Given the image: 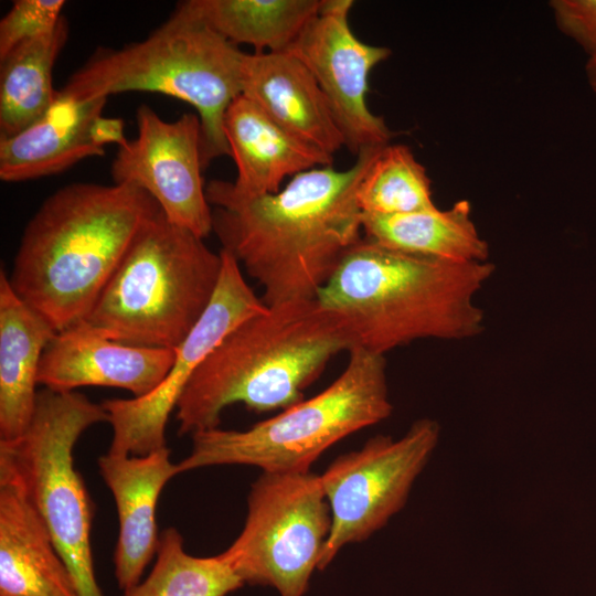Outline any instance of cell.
<instances>
[{
    "instance_id": "83f0119b",
    "label": "cell",
    "mask_w": 596,
    "mask_h": 596,
    "mask_svg": "<svg viewBox=\"0 0 596 596\" xmlns=\"http://www.w3.org/2000/svg\"><path fill=\"white\" fill-rule=\"evenodd\" d=\"M124 128L123 119L100 115L92 124L91 137L100 148L108 143H116L119 147L127 140Z\"/></svg>"
},
{
    "instance_id": "6da1fadb",
    "label": "cell",
    "mask_w": 596,
    "mask_h": 596,
    "mask_svg": "<svg viewBox=\"0 0 596 596\" xmlns=\"http://www.w3.org/2000/svg\"><path fill=\"white\" fill-rule=\"evenodd\" d=\"M379 148L361 150L345 170L313 168L276 193L214 205L222 249L263 286L267 307L316 299L362 238L356 194Z\"/></svg>"
},
{
    "instance_id": "484cf974",
    "label": "cell",
    "mask_w": 596,
    "mask_h": 596,
    "mask_svg": "<svg viewBox=\"0 0 596 596\" xmlns=\"http://www.w3.org/2000/svg\"><path fill=\"white\" fill-rule=\"evenodd\" d=\"M64 7L63 0H15L0 21V61L23 42L53 30Z\"/></svg>"
},
{
    "instance_id": "9a60e30c",
    "label": "cell",
    "mask_w": 596,
    "mask_h": 596,
    "mask_svg": "<svg viewBox=\"0 0 596 596\" xmlns=\"http://www.w3.org/2000/svg\"><path fill=\"white\" fill-rule=\"evenodd\" d=\"M223 129L237 175L233 182L212 180L205 185L210 205L276 193L288 177L333 161L284 130L242 94L227 107Z\"/></svg>"
},
{
    "instance_id": "4316f807",
    "label": "cell",
    "mask_w": 596,
    "mask_h": 596,
    "mask_svg": "<svg viewBox=\"0 0 596 596\" xmlns=\"http://www.w3.org/2000/svg\"><path fill=\"white\" fill-rule=\"evenodd\" d=\"M550 7L558 29L596 56V0H554Z\"/></svg>"
},
{
    "instance_id": "4fadbf2b",
    "label": "cell",
    "mask_w": 596,
    "mask_h": 596,
    "mask_svg": "<svg viewBox=\"0 0 596 596\" xmlns=\"http://www.w3.org/2000/svg\"><path fill=\"white\" fill-rule=\"evenodd\" d=\"M352 0H321L318 14L288 50L309 68L324 94L348 147L358 155L387 145L392 132L383 117L368 106L372 70L391 55L353 33Z\"/></svg>"
},
{
    "instance_id": "7c38bea8",
    "label": "cell",
    "mask_w": 596,
    "mask_h": 596,
    "mask_svg": "<svg viewBox=\"0 0 596 596\" xmlns=\"http://www.w3.org/2000/svg\"><path fill=\"white\" fill-rule=\"evenodd\" d=\"M136 119V138L118 147L111 163L114 183L147 192L168 221L205 238L213 231V211L202 178L199 116L167 121L141 105Z\"/></svg>"
},
{
    "instance_id": "ffe728a7",
    "label": "cell",
    "mask_w": 596,
    "mask_h": 596,
    "mask_svg": "<svg viewBox=\"0 0 596 596\" xmlns=\"http://www.w3.org/2000/svg\"><path fill=\"white\" fill-rule=\"evenodd\" d=\"M57 331L0 273V440L20 437L32 419L42 354Z\"/></svg>"
},
{
    "instance_id": "7a4b0ae2",
    "label": "cell",
    "mask_w": 596,
    "mask_h": 596,
    "mask_svg": "<svg viewBox=\"0 0 596 596\" xmlns=\"http://www.w3.org/2000/svg\"><path fill=\"white\" fill-rule=\"evenodd\" d=\"M159 211L129 184L81 182L55 191L23 231L8 276L13 291L57 332L83 321Z\"/></svg>"
},
{
    "instance_id": "5b68a950",
    "label": "cell",
    "mask_w": 596,
    "mask_h": 596,
    "mask_svg": "<svg viewBox=\"0 0 596 596\" xmlns=\"http://www.w3.org/2000/svg\"><path fill=\"white\" fill-rule=\"evenodd\" d=\"M244 54L177 6L147 39L97 51L60 91L83 100L151 92L192 105L201 121L205 170L214 159L230 156L223 121L230 104L242 94Z\"/></svg>"
},
{
    "instance_id": "30bf717a",
    "label": "cell",
    "mask_w": 596,
    "mask_h": 596,
    "mask_svg": "<svg viewBox=\"0 0 596 596\" xmlns=\"http://www.w3.org/2000/svg\"><path fill=\"white\" fill-rule=\"evenodd\" d=\"M440 435L439 424L422 418L398 439L377 435L362 448L336 458L320 475L331 529L319 570L345 545L370 538L406 503Z\"/></svg>"
},
{
    "instance_id": "277c9868",
    "label": "cell",
    "mask_w": 596,
    "mask_h": 596,
    "mask_svg": "<svg viewBox=\"0 0 596 596\" xmlns=\"http://www.w3.org/2000/svg\"><path fill=\"white\" fill-rule=\"evenodd\" d=\"M352 348L342 320L317 298L268 307L234 329L190 379L175 407L179 435L219 427L236 403L264 413L302 401L329 361Z\"/></svg>"
},
{
    "instance_id": "d6986e66",
    "label": "cell",
    "mask_w": 596,
    "mask_h": 596,
    "mask_svg": "<svg viewBox=\"0 0 596 596\" xmlns=\"http://www.w3.org/2000/svg\"><path fill=\"white\" fill-rule=\"evenodd\" d=\"M107 97L76 99L57 91L49 109L18 134L0 138V178L21 182L60 173L83 159L105 155L91 137Z\"/></svg>"
},
{
    "instance_id": "ba28073f",
    "label": "cell",
    "mask_w": 596,
    "mask_h": 596,
    "mask_svg": "<svg viewBox=\"0 0 596 596\" xmlns=\"http://www.w3.org/2000/svg\"><path fill=\"white\" fill-rule=\"evenodd\" d=\"M108 422L102 404L85 395L38 391L26 430L0 440V469L20 485L68 566L79 596H103L91 544L93 504L74 466V447L92 425Z\"/></svg>"
},
{
    "instance_id": "52a82bcc",
    "label": "cell",
    "mask_w": 596,
    "mask_h": 596,
    "mask_svg": "<svg viewBox=\"0 0 596 596\" xmlns=\"http://www.w3.org/2000/svg\"><path fill=\"white\" fill-rule=\"evenodd\" d=\"M386 360L362 348L349 351L343 372L322 392L245 430L219 427L192 436L179 472L245 465L262 471L309 470L329 447L392 413Z\"/></svg>"
},
{
    "instance_id": "603a6c76",
    "label": "cell",
    "mask_w": 596,
    "mask_h": 596,
    "mask_svg": "<svg viewBox=\"0 0 596 596\" xmlns=\"http://www.w3.org/2000/svg\"><path fill=\"white\" fill-rule=\"evenodd\" d=\"M68 36L63 15L51 31L17 46L3 60L0 72V138L23 130L53 104L54 63Z\"/></svg>"
},
{
    "instance_id": "f1b7e54d",
    "label": "cell",
    "mask_w": 596,
    "mask_h": 596,
    "mask_svg": "<svg viewBox=\"0 0 596 596\" xmlns=\"http://www.w3.org/2000/svg\"><path fill=\"white\" fill-rule=\"evenodd\" d=\"M585 70L588 84L596 94V56L588 57Z\"/></svg>"
},
{
    "instance_id": "e0dca14e",
    "label": "cell",
    "mask_w": 596,
    "mask_h": 596,
    "mask_svg": "<svg viewBox=\"0 0 596 596\" xmlns=\"http://www.w3.org/2000/svg\"><path fill=\"white\" fill-rule=\"evenodd\" d=\"M100 476L114 496L119 532L114 553L115 577L125 592L140 582L157 554V503L166 483L179 472L164 447L145 456L106 454L98 458Z\"/></svg>"
},
{
    "instance_id": "cb8c5ba5",
    "label": "cell",
    "mask_w": 596,
    "mask_h": 596,
    "mask_svg": "<svg viewBox=\"0 0 596 596\" xmlns=\"http://www.w3.org/2000/svg\"><path fill=\"white\" fill-rule=\"evenodd\" d=\"M156 555L147 578L123 596H226L244 585L222 554L199 557L187 553L175 528L161 533Z\"/></svg>"
},
{
    "instance_id": "7402d4cb",
    "label": "cell",
    "mask_w": 596,
    "mask_h": 596,
    "mask_svg": "<svg viewBox=\"0 0 596 596\" xmlns=\"http://www.w3.org/2000/svg\"><path fill=\"white\" fill-rule=\"evenodd\" d=\"M178 6L232 44L263 53L288 51L321 0H188Z\"/></svg>"
},
{
    "instance_id": "3957f363",
    "label": "cell",
    "mask_w": 596,
    "mask_h": 596,
    "mask_svg": "<svg viewBox=\"0 0 596 596\" xmlns=\"http://www.w3.org/2000/svg\"><path fill=\"white\" fill-rule=\"evenodd\" d=\"M493 273L488 260L434 259L362 237L317 299L342 320L353 348L385 355L419 339L479 334L485 315L475 296Z\"/></svg>"
},
{
    "instance_id": "2e32d148",
    "label": "cell",
    "mask_w": 596,
    "mask_h": 596,
    "mask_svg": "<svg viewBox=\"0 0 596 596\" xmlns=\"http://www.w3.org/2000/svg\"><path fill=\"white\" fill-rule=\"evenodd\" d=\"M242 95L300 141L333 157L345 146L313 75L291 51L245 53Z\"/></svg>"
},
{
    "instance_id": "8fae6325",
    "label": "cell",
    "mask_w": 596,
    "mask_h": 596,
    "mask_svg": "<svg viewBox=\"0 0 596 596\" xmlns=\"http://www.w3.org/2000/svg\"><path fill=\"white\" fill-rule=\"evenodd\" d=\"M222 272L215 292L194 328L174 349V361L161 384L142 397L102 403L113 438L108 454L145 456L167 447L166 426L188 382L241 323L264 312V304L247 281L236 258L221 249Z\"/></svg>"
},
{
    "instance_id": "44dd1931",
    "label": "cell",
    "mask_w": 596,
    "mask_h": 596,
    "mask_svg": "<svg viewBox=\"0 0 596 596\" xmlns=\"http://www.w3.org/2000/svg\"><path fill=\"white\" fill-rule=\"evenodd\" d=\"M364 237L390 249L456 263L487 262L489 247L471 219L467 200L448 210L412 213H362Z\"/></svg>"
},
{
    "instance_id": "9c48e42d",
    "label": "cell",
    "mask_w": 596,
    "mask_h": 596,
    "mask_svg": "<svg viewBox=\"0 0 596 596\" xmlns=\"http://www.w3.org/2000/svg\"><path fill=\"white\" fill-rule=\"evenodd\" d=\"M330 529L320 475L262 471L251 486L244 528L221 554L243 584L302 596L319 570Z\"/></svg>"
},
{
    "instance_id": "5bb4252c",
    "label": "cell",
    "mask_w": 596,
    "mask_h": 596,
    "mask_svg": "<svg viewBox=\"0 0 596 596\" xmlns=\"http://www.w3.org/2000/svg\"><path fill=\"white\" fill-rule=\"evenodd\" d=\"M174 350L124 344L85 321L58 331L45 348L38 382L56 392L106 386L142 397L156 390L174 361Z\"/></svg>"
},
{
    "instance_id": "8992f818",
    "label": "cell",
    "mask_w": 596,
    "mask_h": 596,
    "mask_svg": "<svg viewBox=\"0 0 596 596\" xmlns=\"http://www.w3.org/2000/svg\"><path fill=\"white\" fill-rule=\"evenodd\" d=\"M222 255L160 210L139 231L83 320L110 340L174 350L207 308Z\"/></svg>"
},
{
    "instance_id": "d4e9b609",
    "label": "cell",
    "mask_w": 596,
    "mask_h": 596,
    "mask_svg": "<svg viewBox=\"0 0 596 596\" xmlns=\"http://www.w3.org/2000/svg\"><path fill=\"white\" fill-rule=\"evenodd\" d=\"M356 198L364 214L392 215L437 207L426 169L404 145L387 143L376 150Z\"/></svg>"
},
{
    "instance_id": "ac0fdd59",
    "label": "cell",
    "mask_w": 596,
    "mask_h": 596,
    "mask_svg": "<svg viewBox=\"0 0 596 596\" xmlns=\"http://www.w3.org/2000/svg\"><path fill=\"white\" fill-rule=\"evenodd\" d=\"M0 596H79L41 517L17 480L2 469Z\"/></svg>"
}]
</instances>
